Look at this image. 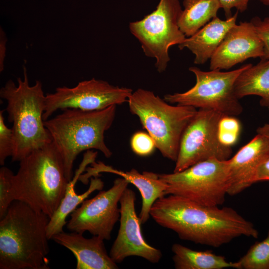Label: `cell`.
<instances>
[{"instance_id":"obj_24","label":"cell","mask_w":269,"mask_h":269,"mask_svg":"<svg viewBox=\"0 0 269 269\" xmlns=\"http://www.w3.org/2000/svg\"><path fill=\"white\" fill-rule=\"evenodd\" d=\"M14 174L8 168L0 169V219L6 213L11 203L15 200L13 177Z\"/></svg>"},{"instance_id":"obj_25","label":"cell","mask_w":269,"mask_h":269,"mask_svg":"<svg viewBox=\"0 0 269 269\" xmlns=\"http://www.w3.org/2000/svg\"><path fill=\"white\" fill-rule=\"evenodd\" d=\"M240 131V123L234 116L222 117L218 125V135L223 144L231 147L237 142Z\"/></svg>"},{"instance_id":"obj_26","label":"cell","mask_w":269,"mask_h":269,"mask_svg":"<svg viewBox=\"0 0 269 269\" xmlns=\"http://www.w3.org/2000/svg\"><path fill=\"white\" fill-rule=\"evenodd\" d=\"M3 110L0 111V164L3 166L6 159L12 156L14 148L12 130L5 125Z\"/></svg>"},{"instance_id":"obj_21","label":"cell","mask_w":269,"mask_h":269,"mask_svg":"<svg viewBox=\"0 0 269 269\" xmlns=\"http://www.w3.org/2000/svg\"><path fill=\"white\" fill-rule=\"evenodd\" d=\"M171 250L172 260L177 269H239L238 262L227 261L222 256L211 251H196L178 243L174 244Z\"/></svg>"},{"instance_id":"obj_28","label":"cell","mask_w":269,"mask_h":269,"mask_svg":"<svg viewBox=\"0 0 269 269\" xmlns=\"http://www.w3.org/2000/svg\"><path fill=\"white\" fill-rule=\"evenodd\" d=\"M251 21L263 43L264 56L261 59H269V16L263 20L260 17H255Z\"/></svg>"},{"instance_id":"obj_4","label":"cell","mask_w":269,"mask_h":269,"mask_svg":"<svg viewBox=\"0 0 269 269\" xmlns=\"http://www.w3.org/2000/svg\"><path fill=\"white\" fill-rule=\"evenodd\" d=\"M16 85L9 80L0 90V97L7 101L8 121L12 124L14 148L12 161H20L34 150L52 142L43 118L45 96L42 83L29 84L27 70Z\"/></svg>"},{"instance_id":"obj_13","label":"cell","mask_w":269,"mask_h":269,"mask_svg":"<svg viewBox=\"0 0 269 269\" xmlns=\"http://www.w3.org/2000/svg\"><path fill=\"white\" fill-rule=\"evenodd\" d=\"M135 192L127 188L120 200V228L109 255L116 263L131 256L157 263L161 259L162 253L144 240L140 228L141 224L135 211Z\"/></svg>"},{"instance_id":"obj_7","label":"cell","mask_w":269,"mask_h":269,"mask_svg":"<svg viewBox=\"0 0 269 269\" xmlns=\"http://www.w3.org/2000/svg\"><path fill=\"white\" fill-rule=\"evenodd\" d=\"M158 174L167 185L165 195L179 196L206 206L222 205L230 186L228 160L210 158L179 172Z\"/></svg>"},{"instance_id":"obj_23","label":"cell","mask_w":269,"mask_h":269,"mask_svg":"<svg viewBox=\"0 0 269 269\" xmlns=\"http://www.w3.org/2000/svg\"><path fill=\"white\" fill-rule=\"evenodd\" d=\"M238 263L239 269H269V230L267 237L253 245Z\"/></svg>"},{"instance_id":"obj_20","label":"cell","mask_w":269,"mask_h":269,"mask_svg":"<svg viewBox=\"0 0 269 269\" xmlns=\"http://www.w3.org/2000/svg\"><path fill=\"white\" fill-rule=\"evenodd\" d=\"M235 92L239 100L258 96L261 106L269 108V59H261L256 65L251 64L244 70L235 82Z\"/></svg>"},{"instance_id":"obj_17","label":"cell","mask_w":269,"mask_h":269,"mask_svg":"<svg viewBox=\"0 0 269 269\" xmlns=\"http://www.w3.org/2000/svg\"><path fill=\"white\" fill-rule=\"evenodd\" d=\"M89 168L88 178L96 176L100 172H109L120 176L132 183L139 190L142 199L141 208L139 214L141 224L145 223L150 217V209L154 203L159 198L165 195L167 185L158 176V174L148 171L139 173L135 169L124 171L105 165L102 162L92 163Z\"/></svg>"},{"instance_id":"obj_3","label":"cell","mask_w":269,"mask_h":269,"mask_svg":"<svg viewBox=\"0 0 269 269\" xmlns=\"http://www.w3.org/2000/svg\"><path fill=\"white\" fill-rule=\"evenodd\" d=\"M116 112V105L92 111L67 109L44 121L52 143L62 159L68 181L72 178L74 161L81 152L96 149L107 158L111 156L104 134L113 124Z\"/></svg>"},{"instance_id":"obj_29","label":"cell","mask_w":269,"mask_h":269,"mask_svg":"<svg viewBox=\"0 0 269 269\" xmlns=\"http://www.w3.org/2000/svg\"><path fill=\"white\" fill-rule=\"evenodd\" d=\"M221 8H223L226 18L232 16V9L236 8L238 11L243 12L248 7L250 0H218Z\"/></svg>"},{"instance_id":"obj_11","label":"cell","mask_w":269,"mask_h":269,"mask_svg":"<svg viewBox=\"0 0 269 269\" xmlns=\"http://www.w3.org/2000/svg\"><path fill=\"white\" fill-rule=\"evenodd\" d=\"M133 90L108 82L92 78L79 82L73 87H58L53 93L45 96L43 116L46 121L58 110L67 109L96 111L128 102Z\"/></svg>"},{"instance_id":"obj_33","label":"cell","mask_w":269,"mask_h":269,"mask_svg":"<svg viewBox=\"0 0 269 269\" xmlns=\"http://www.w3.org/2000/svg\"><path fill=\"white\" fill-rule=\"evenodd\" d=\"M263 4L269 6V0H260Z\"/></svg>"},{"instance_id":"obj_8","label":"cell","mask_w":269,"mask_h":269,"mask_svg":"<svg viewBox=\"0 0 269 269\" xmlns=\"http://www.w3.org/2000/svg\"><path fill=\"white\" fill-rule=\"evenodd\" d=\"M252 64H246L236 70L202 71L196 67L189 70L196 77L195 85L183 93L166 94L164 100L168 103L211 110L224 115L237 116L243 107L235 92V82L240 74Z\"/></svg>"},{"instance_id":"obj_22","label":"cell","mask_w":269,"mask_h":269,"mask_svg":"<svg viewBox=\"0 0 269 269\" xmlns=\"http://www.w3.org/2000/svg\"><path fill=\"white\" fill-rule=\"evenodd\" d=\"M178 20L180 30L186 37L197 32L213 18L220 7L218 0H183Z\"/></svg>"},{"instance_id":"obj_32","label":"cell","mask_w":269,"mask_h":269,"mask_svg":"<svg viewBox=\"0 0 269 269\" xmlns=\"http://www.w3.org/2000/svg\"><path fill=\"white\" fill-rule=\"evenodd\" d=\"M257 133L267 136L269 139V123L259 127L257 130Z\"/></svg>"},{"instance_id":"obj_2","label":"cell","mask_w":269,"mask_h":269,"mask_svg":"<svg viewBox=\"0 0 269 269\" xmlns=\"http://www.w3.org/2000/svg\"><path fill=\"white\" fill-rule=\"evenodd\" d=\"M50 217L14 201L0 220V269H49Z\"/></svg>"},{"instance_id":"obj_27","label":"cell","mask_w":269,"mask_h":269,"mask_svg":"<svg viewBox=\"0 0 269 269\" xmlns=\"http://www.w3.org/2000/svg\"><path fill=\"white\" fill-rule=\"evenodd\" d=\"M131 146L134 153L141 156L151 154L156 148L151 136L148 134L141 131L133 134L131 139Z\"/></svg>"},{"instance_id":"obj_19","label":"cell","mask_w":269,"mask_h":269,"mask_svg":"<svg viewBox=\"0 0 269 269\" xmlns=\"http://www.w3.org/2000/svg\"><path fill=\"white\" fill-rule=\"evenodd\" d=\"M238 12L226 20L217 16L192 36L186 37L178 45L182 50L187 48L195 55L194 63L202 64L210 59L228 31L236 24Z\"/></svg>"},{"instance_id":"obj_31","label":"cell","mask_w":269,"mask_h":269,"mask_svg":"<svg viewBox=\"0 0 269 269\" xmlns=\"http://www.w3.org/2000/svg\"><path fill=\"white\" fill-rule=\"evenodd\" d=\"M6 39L2 31V33L0 31V71H2L3 69V61L5 56Z\"/></svg>"},{"instance_id":"obj_10","label":"cell","mask_w":269,"mask_h":269,"mask_svg":"<svg viewBox=\"0 0 269 269\" xmlns=\"http://www.w3.org/2000/svg\"><path fill=\"white\" fill-rule=\"evenodd\" d=\"M223 115L211 110L197 111L181 135L174 172L210 158H230L231 147L223 144L218 135L219 123Z\"/></svg>"},{"instance_id":"obj_30","label":"cell","mask_w":269,"mask_h":269,"mask_svg":"<svg viewBox=\"0 0 269 269\" xmlns=\"http://www.w3.org/2000/svg\"><path fill=\"white\" fill-rule=\"evenodd\" d=\"M269 181V157L258 167L254 178V182Z\"/></svg>"},{"instance_id":"obj_34","label":"cell","mask_w":269,"mask_h":269,"mask_svg":"<svg viewBox=\"0 0 269 269\" xmlns=\"http://www.w3.org/2000/svg\"><path fill=\"white\" fill-rule=\"evenodd\" d=\"M269 110V108H268Z\"/></svg>"},{"instance_id":"obj_5","label":"cell","mask_w":269,"mask_h":269,"mask_svg":"<svg viewBox=\"0 0 269 269\" xmlns=\"http://www.w3.org/2000/svg\"><path fill=\"white\" fill-rule=\"evenodd\" d=\"M13 182L15 200L25 203L50 218L69 182L61 157L52 142L19 161Z\"/></svg>"},{"instance_id":"obj_12","label":"cell","mask_w":269,"mask_h":269,"mask_svg":"<svg viewBox=\"0 0 269 269\" xmlns=\"http://www.w3.org/2000/svg\"><path fill=\"white\" fill-rule=\"evenodd\" d=\"M129 184L125 178H118L110 189L100 190L93 198L85 200L70 214L67 228L71 232H88L104 240H110L113 228L120 218L118 204Z\"/></svg>"},{"instance_id":"obj_6","label":"cell","mask_w":269,"mask_h":269,"mask_svg":"<svg viewBox=\"0 0 269 269\" xmlns=\"http://www.w3.org/2000/svg\"><path fill=\"white\" fill-rule=\"evenodd\" d=\"M130 111L137 116L165 158L176 161L180 138L197 112L192 106L169 103L152 91L138 89L128 100Z\"/></svg>"},{"instance_id":"obj_18","label":"cell","mask_w":269,"mask_h":269,"mask_svg":"<svg viewBox=\"0 0 269 269\" xmlns=\"http://www.w3.org/2000/svg\"><path fill=\"white\" fill-rule=\"evenodd\" d=\"M97 152H89L85 156L79 168L76 170L73 179L69 181L65 193L57 209L50 217L47 228V235L51 240L54 235L63 232V228L67 224V217L71 214L88 196L96 190H101L104 187V182L100 178L95 177L90 181L88 189L83 193H76L75 187L76 183L84 171L86 166L95 162Z\"/></svg>"},{"instance_id":"obj_15","label":"cell","mask_w":269,"mask_h":269,"mask_svg":"<svg viewBox=\"0 0 269 269\" xmlns=\"http://www.w3.org/2000/svg\"><path fill=\"white\" fill-rule=\"evenodd\" d=\"M269 157V139L257 134L228 160L230 186L228 194H238L254 182L258 167Z\"/></svg>"},{"instance_id":"obj_14","label":"cell","mask_w":269,"mask_h":269,"mask_svg":"<svg viewBox=\"0 0 269 269\" xmlns=\"http://www.w3.org/2000/svg\"><path fill=\"white\" fill-rule=\"evenodd\" d=\"M263 56V43L254 24L241 22L225 35L210 59V69H229L249 58Z\"/></svg>"},{"instance_id":"obj_16","label":"cell","mask_w":269,"mask_h":269,"mask_svg":"<svg viewBox=\"0 0 269 269\" xmlns=\"http://www.w3.org/2000/svg\"><path fill=\"white\" fill-rule=\"evenodd\" d=\"M51 239L73 254L77 261V269L118 268L106 251L104 240L98 236L86 238L82 233L63 231L54 235Z\"/></svg>"},{"instance_id":"obj_1","label":"cell","mask_w":269,"mask_h":269,"mask_svg":"<svg viewBox=\"0 0 269 269\" xmlns=\"http://www.w3.org/2000/svg\"><path fill=\"white\" fill-rule=\"evenodd\" d=\"M150 216L182 240L214 248L241 236H259L254 225L231 207L203 205L172 194L158 199Z\"/></svg>"},{"instance_id":"obj_9","label":"cell","mask_w":269,"mask_h":269,"mask_svg":"<svg viewBox=\"0 0 269 269\" xmlns=\"http://www.w3.org/2000/svg\"><path fill=\"white\" fill-rule=\"evenodd\" d=\"M182 10L179 0H159L152 12L130 23L131 32L140 42L144 54L155 59V66L160 73L166 70L170 61V47L186 38L178 25Z\"/></svg>"}]
</instances>
